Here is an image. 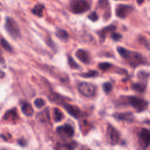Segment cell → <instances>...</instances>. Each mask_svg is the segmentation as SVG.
Masks as SVG:
<instances>
[{
  "label": "cell",
  "instance_id": "9",
  "mask_svg": "<svg viewBox=\"0 0 150 150\" xmlns=\"http://www.w3.org/2000/svg\"><path fill=\"white\" fill-rule=\"evenodd\" d=\"M107 135L108 141L110 144L112 145H115L118 142L120 138V133L113 127L109 125L107 127Z\"/></svg>",
  "mask_w": 150,
  "mask_h": 150
},
{
  "label": "cell",
  "instance_id": "25",
  "mask_svg": "<svg viewBox=\"0 0 150 150\" xmlns=\"http://www.w3.org/2000/svg\"><path fill=\"white\" fill-rule=\"evenodd\" d=\"M34 104L37 108H41L45 104V101L43 99L41 98H38L34 101Z\"/></svg>",
  "mask_w": 150,
  "mask_h": 150
},
{
  "label": "cell",
  "instance_id": "30",
  "mask_svg": "<svg viewBox=\"0 0 150 150\" xmlns=\"http://www.w3.org/2000/svg\"><path fill=\"white\" fill-rule=\"evenodd\" d=\"M88 18L89 19H90L91 21H92L93 22H95V21L98 20V15L97 14V13L96 12H91L88 15Z\"/></svg>",
  "mask_w": 150,
  "mask_h": 150
},
{
  "label": "cell",
  "instance_id": "33",
  "mask_svg": "<svg viewBox=\"0 0 150 150\" xmlns=\"http://www.w3.org/2000/svg\"><path fill=\"white\" fill-rule=\"evenodd\" d=\"M3 61V57L1 55V51H0V62H2Z\"/></svg>",
  "mask_w": 150,
  "mask_h": 150
},
{
  "label": "cell",
  "instance_id": "24",
  "mask_svg": "<svg viewBox=\"0 0 150 150\" xmlns=\"http://www.w3.org/2000/svg\"><path fill=\"white\" fill-rule=\"evenodd\" d=\"M112 66V64L108 62H103V63H100L98 64V67L103 70V71H106L108 69H109Z\"/></svg>",
  "mask_w": 150,
  "mask_h": 150
},
{
  "label": "cell",
  "instance_id": "19",
  "mask_svg": "<svg viewBox=\"0 0 150 150\" xmlns=\"http://www.w3.org/2000/svg\"><path fill=\"white\" fill-rule=\"evenodd\" d=\"M17 117V114L15 109L7 111L4 115V118L5 120H15Z\"/></svg>",
  "mask_w": 150,
  "mask_h": 150
},
{
  "label": "cell",
  "instance_id": "29",
  "mask_svg": "<svg viewBox=\"0 0 150 150\" xmlns=\"http://www.w3.org/2000/svg\"><path fill=\"white\" fill-rule=\"evenodd\" d=\"M1 45L6 50L8 51H11L12 50V47H11V46L9 45V44L4 39H2L1 40Z\"/></svg>",
  "mask_w": 150,
  "mask_h": 150
},
{
  "label": "cell",
  "instance_id": "3",
  "mask_svg": "<svg viewBox=\"0 0 150 150\" xmlns=\"http://www.w3.org/2000/svg\"><path fill=\"white\" fill-rule=\"evenodd\" d=\"M128 103L136 110L137 112L145 110L148 105V102L145 100L136 96H129L127 97Z\"/></svg>",
  "mask_w": 150,
  "mask_h": 150
},
{
  "label": "cell",
  "instance_id": "1",
  "mask_svg": "<svg viewBox=\"0 0 150 150\" xmlns=\"http://www.w3.org/2000/svg\"><path fill=\"white\" fill-rule=\"evenodd\" d=\"M117 49L120 55L131 66L135 67L141 64H146L145 58L141 53L129 50L122 47H117Z\"/></svg>",
  "mask_w": 150,
  "mask_h": 150
},
{
  "label": "cell",
  "instance_id": "21",
  "mask_svg": "<svg viewBox=\"0 0 150 150\" xmlns=\"http://www.w3.org/2000/svg\"><path fill=\"white\" fill-rule=\"evenodd\" d=\"M63 118V114L62 111L57 108H54V120L56 122H59Z\"/></svg>",
  "mask_w": 150,
  "mask_h": 150
},
{
  "label": "cell",
  "instance_id": "16",
  "mask_svg": "<svg viewBox=\"0 0 150 150\" xmlns=\"http://www.w3.org/2000/svg\"><path fill=\"white\" fill-rule=\"evenodd\" d=\"M38 118L39 120L42 121H47L50 120V115H49V112L47 109L44 110L43 111L40 112L38 114Z\"/></svg>",
  "mask_w": 150,
  "mask_h": 150
},
{
  "label": "cell",
  "instance_id": "22",
  "mask_svg": "<svg viewBox=\"0 0 150 150\" xmlns=\"http://www.w3.org/2000/svg\"><path fill=\"white\" fill-rule=\"evenodd\" d=\"M83 77L88 78V77H94L98 75V72L96 70H90L86 73H83L80 74Z\"/></svg>",
  "mask_w": 150,
  "mask_h": 150
},
{
  "label": "cell",
  "instance_id": "15",
  "mask_svg": "<svg viewBox=\"0 0 150 150\" xmlns=\"http://www.w3.org/2000/svg\"><path fill=\"white\" fill-rule=\"evenodd\" d=\"M45 9V6L43 4H38L35 6L32 10V13L34 15L39 16V17H42L43 15V12Z\"/></svg>",
  "mask_w": 150,
  "mask_h": 150
},
{
  "label": "cell",
  "instance_id": "26",
  "mask_svg": "<svg viewBox=\"0 0 150 150\" xmlns=\"http://www.w3.org/2000/svg\"><path fill=\"white\" fill-rule=\"evenodd\" d=\"M149 76V73L146 72L145 71H139L138 73V77L141 79V80H147Z\"/></svg>",
  "mask_w": 150,
  "mask_h": 150
},
{
  "label": "cell",
  "instance_id": "20",
  "mask_svg": "<svg viewBox=\"0 0 150 150\" xmlns=\"http://www.w3.org/2000/svg\"><path fill=\"white\" fill-rule=\"evenodd\" d=\"M62 147L63 149L64 150H74L76 147L77 146V144L76 142L72 141L71 142L64 144H61L60 147Z\"/></svg>",
  "mask_w": 150,
  "mask_h": 150
},
{
  "label": "cell",
  "instance_id": "34",
  "mask_svg": "<svg viewBox=\"0 0 150 150\" xmlns=\"http://www.w3.org/2000/svg\"><path fill=\"white\" fill-rule=\"evenodd\" d=\"M82 150H90V149H82Z\"/></svg>",
  "mask_w": 150,
  "mask_h": 150
},
{
  "label": "cell",
  "instance_id": "31",
  "mask_svg": "<svg viewBox=\"0 0 150 150\" xmlns=\"http://www.w3.org/2000/svg\"><path fill=\"white\" fill-rule=\"evenodd\" d=\"M110 36H111V38L112 39V40L114 41H118L122 38V35L120 33H115V32L112 33Z\"/></svg>",
  "mask_w": 150,
  "mask_h": 150
},
{
  "label": "cell",
  "instance_id": "2",
  "mask_svg": "<svg viewBox=\"0 0 150 150\" xmlns=\"http://www.w3.org/2000/svg\"><path fill=\"white\" fill-rule=\"evenodd\" d=\"M70 10L75 14L83 13L90 8L89 4L85 0H71L69 4Z\"/></svg>",
  "mask_w": 150,
  "mask_h": 150
},
{
  "label": "cell",
  "instance_id": "28",
  "mask_svg": "<svg viewBox=\"0 0 150 150\" xmlns=\"http://www.w3.org/2000/svg\"><path fill=\"white\" fill-rule=\"evenodd\" d=\"M98 6L102 9L109 8V3L108 0H100L98 1Z\"/></svg>",
  "mask_w": 150,
  "mask_h": 150
},
{
  "label": "cell",
  "instance_id": "23",
  "mask_svg": "<svg viewBox=\"0 0 150 150\" xmlns=\"http://www.w3.org/2000/svg\"><path fill=\"white\" fill-rule=\"evenodd\" d=\"M68 64L69 66L73 69H77L79 67V65L74 60L71 56H68Z\"/></svg>",
  "mask_w": 150,
  "mask_h": 150
},
{
  "label": "cell",
  "instance_id": "18",
  "mask_svg": "<svg viewBox=\"0 0 150 150\" xmlns=\"http://www.w3.org/2000/svg\"><path fill=\"white\" fill-rule=\"evenodd\" d=\"M132 88L136 91L142 93L145 91L146 88V85L143 83H135L132 86Z\"/></svg>",
  "mask_w": 150,
  "mask_h": 150
},
{
  "label": "cell",
  "instance_id": "27",
  "mask_svg": "<svg viewBox=\"0 0 150 150\" xmlns=\"http://www.w3.org/2000/svg\"><path fill=\"white\" fill-rule=\"evenodd\" d=\"M103 90L104 92L106 93H109L112 90V84L108 82L104 83L103 85Z\"/></svg>",
  "mask_w": 150,
  "mask_h": 150
},
{
  "label": "cell",
  "instance_id": "11",
  "mask_svg": "<svg viewBox=\"0 0 150 150\" xmlns=\"http://www.w3.org/2000/svg\"><path fill=\"white\" fill-rule=\"evenodd\" d=\"M75 55L76 57L80 60L82 63L85 64H88L90 62V56L89 53L84 49H78Z\"/></svg>",
  "mask_w": 150,
  "mask_h": 150
},
{
  "label": "cell",
  "instance_id": "14",
  "mask_svg": "<svg viewBox=\"0 0 150 150\" xmlns=\"http://www.w3.org/2000/svg\"><path fill=\"white\" fill-rule=\"evenodd\" d=\"M22 112L27 116H32L33 113V109L31 105L28 103H25L22 104L21 108Z\"/></svg>",
  "mask_w": 150,
  "mask_h": 150
},
{
  "label": "cell",
  "instance_id": "10",
  "mask_svg": "<svg viewBox=\"0 0 150 150\" xmlns=\"http://www.w3.org/2000/svg\"><path fill=\"white\" fill-rule=\"evenodd\" d=\"M63 106L66 111L73 118H78L81 115V112L79 107L66 103H64L63 104Z\"/></svg>",
  "mask_w": 150,
  "mask_h": 150
},
{
  "label": "cell",
  "instance_id": "5",
  "mask_svg": "<svg viewBox=\"0 0 150 150\" xmlns=\"http://www.w3.org/2000/svg\"><path fill=\"white\" fill-rule=\"evenodd\" d=\"M150 132L146 128H142L138 135V144L141 150L146 149L149 145Z\"/></svg>",
  "mask_w": 150,
  "mask_h": 150
},
{
  "label": "cell",
  "instance_id": "6",
  "mask_svg": "<svg viewBox=\"0 0 150 150\" xmlns=\"http://www.w3.org/2000/svg\"><path fill=\"white\" fill-rule=\"evenodd\" d=\"M78 89L79 92L86 97L93 96L96 92L94 85L88 82H81L79 84Z\"/></svg>",
  "mask_w": 150,
  "mask_h": 150
},
{
  "label": "cell",
  "instance_id": "7",
  "mask_svg": "<svg viewBox=\"0 0 150 150\" xmlns=\"http://www.w3.org/2000/svg\"><path fill=\"white\" fill-rule=\"evenodd\" d=\"M56 131L59 135L63 139L71 138L74 134V128L69 124L59 126L57 128Z\"/></svg>",
  "mask_w": 150,
  "mask_h": 150
},
{
  "label": "cell",
  "instance_id": "32",
  "mask_svg": "<svg viewBox=\"0 0 150 150\" xmlns=\"http://www.w3.org/2000/svg\"><path fill=\"white\" fill-rule=\"evenodd\" d=\"M137 3L139 4V5H141V4L143 3V2L144 1V0H136Z\"/></svg>",
  "mask_w": 150,
  "mask_h": 150
},
{
  "label": "cell",
  "instance_id": "17",
  "mask_svg": "<svg viewBox=\"0 0 150 150\" xmlns=\"http://www.w3.org/2000/svg\"><path fill=\"white\" fill-rule=\"evenodd\" d=\"M56 36L61 39H67L69 37V33L67 32L63 29L58 28L56 30Z\"/></svg>",
  "mask_w": 150,
  "mask_h": 150
},
{
  "label": "cell",
  "instance_id": "35",
  "mask_svg": "<svg viewBox=\"0 0 150 150\" xmlns=\"http://www.w3.org/2000/svg\"></svg>",
  "mask_w": 150,
  "mask_h": 150
},
{
  "label": "cell",
  "instance_id": "12",
  "mask_svg": "<svg viewBox=\"0 0 150 150\" xmlns=\"http://www.w3.org/2000/svg\"><path fill=\"white\" fill-rule=\"evenodd\" d=\"M116 27L115 26L113 25H110L108 26L104 27L103 29H101V30H98L97 32V34L100 38V40L101 42H103L107 34L111 32H113L115 30Z\"/></svg>",
  "mask_w": 150,
  "mask_h": 150
},
{
  "label": "cell",
  "instance_id": "8",
  "mask_svg": "<svg viewBox=\"0 0 150 150\" xmlns=\"http://www.w3.org/2000/svg\"><path fill=\"white\" fill-rule=\"evenodd\" d=\"M133 10L132 6L128 5L119 4L115 8V15L120 18H125L129 15Z\"/></svg>",
  "mask_w": 150,
  "mask_h": 150
},
{
  "label": "cell",
  "instance_id": "13",
  "mask_svg": "<svg viewBox=\"0 0 150 150\" xmlns=\"http://www.w3.org/2000/svg\"><path fill=\"white\" fill-rule=\"evenodd\" d=\"M114 116L118 120L126 121H132L134 118V116L131 112L116 113L114 115Z\"/></svg>",
  "mask_w": 150,
  "mask_h": 150
},
{
  "label": "cell",
  "instance_id": "4",
  "mask_svg": "<svg viewBox=\"0 0 150 150\" xmlns=\"http://www.w3.org/2000/svg\"><path fill=\"white\" fill-rule=\"evenodd\" d=\"M5 26L6 31L13 38L17 39L21 36V32L18 25L12 18H8Z\"/></svg>",
  "mask_w": 150,
  "mask_h": 150
}]
</instances>
